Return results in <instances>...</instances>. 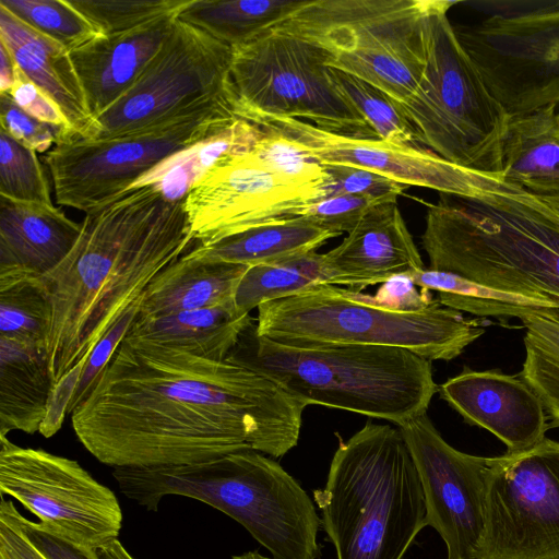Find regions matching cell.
I'll return each instance as SVG.
<instances>
[{
    "instance_id": "obj_5",
    "label": "cell",
    "mask_w": 559,
    "mask_h": 559,
    "mask_svg": "<svg viewBox=\"0 0 559 559\" xmlns=\"http://www.w3.org/2000/svg\"><path fill=\"white\" fill-rule=\"evenodd\" d=\"M128 499L156 511L166 496L192 498L234 519L272 559H320L321 518L301 485L253 449L188 465L115 468Z\"/></svg>"
},
{
    "instance_id": "obj_20",
    "label": "cell",
    "mask_w": 559,
    "mask_h": 559,
    "mask_svg": "<svg viewBox=\"0 0 559 559\" xmlns=\"http://www.w3.org/2000/svg\"><path fill=\"white\" fill-rule=\"evenodd\" d=\"M322 258L328 284L355 292L425 267L397 203L374 206Z\"/></svg>"
},
{
    "instance_id": "obj_9",
    "label": "cell",
    "mask_w": 559,
    "mask_h": 559,
    "mask_svg": "<svg viewBox=\"0 0 559 559\" xmlns=\"http://www.w3.org/2000/svg\"><path fill=\"white\" fill-rule=\"evenodd\" d=\"M427 0H304L273 28L328 55L329 68L379 88L397 104L415 92L426 63Z\"/></svg>"
},
{
    "instance_id": "obj_12",
    "label": "cell",
    "mask_w": 559,
    "mask_h": 559,
    "mask_svg": "<svg viewBox=\"0 0 559 559\" xmlns=\"http://www.w3.org/2000/svg\"><path fill=\"white\" fill-rule=\"evenodd\" d=\"M238 119L217 105L110 139L59 142L45 155L57 203L85 213L128 191L171 155Z\"/></svg>"
},
{
    "instance_id": "obj_16",
    "label": "cell",
    "mask_w": 559,
    "mask_h": 559,
    "mask_svg": "<svg viewBox=\"0 0 559 559\" xmlns=\"http://www.w3.org/2000/svg\"><path fill=\"white\" fill-rule=\"evenodd\" d=\"M326 189L285 179L251 153L226 158L190 188L185 209L198 246L275 221L299 217Z\"/></svg>"
},
{
    "instance_id": "obj_18",
    "label": "cell",
    "mask_w": 559,
    "mask_h": 559,
    "mask_svg": "<svg viewBox=\"0 0 559 559\" xmlns=\"http://www.w3.org/2000/svg\"><path fill=\"white\" fill-rule=\"evenodd\" d=\"M254 124L283 134L321 164L367 169L407 187L417 186L441 194L477 198L495 192L507 183L501 175L455 165L423 146H397L379 139L333 133L295 118H266Z\"/></svg>"
},
{
    "instance_id": "obj_22",
    "label": "cell",
    "mask_w": 559,
    "mask_h": 559,
    "mask_svg": "<svg viewBox=\"0 0 559 559\" xmlns=\"http://www.w3.org/2000/svg\"><path fill=\"white\" fill-rule=\"evenodd\" d=\"M176 19L164 17L133 31L98 35L70 51L95 120L136 82L170 34Z\"/></svg>"
},
{
    "instance_id": "obj_21",
    "label": "cell",
    "mask_w": 559,
    "mask_h": 559,
    "mask_svg": "<svg viewBox=\"0 0 559 559\" xmlns=\"http://www.w3.org/2000/svg\"><path fill=\"white\" fill-rule=\"evenodd\" d=\"M82 225L53 204L0 198V286L38 280L74 247Z\"/></svg>"
},
{
    "instance_id": "obj_25",
    "label": "cell",
    "mask_w": 559,
    "mask_h": 559,
    "mask_svg": "<svg viewBox=\"0 0 559 559\" xmlns=\"http://www.w3.org/2000/svg\"><path fill=\"white\" fill-rule=\"evenodd\" d=\"M501 160L507 183L535 194L559 195V108L510 116Z\"/></svg>"
},
{
    "instance_id": "obj_37",
    "label": "cell",
    "mask_w": 559,
    "mask_h": 559,
    "mask_svg": "<svg viewBox=\"0 0 559 559\" xmlns=\"http://www.w3.org/2000/svg\"><path fill=\"white\" fill-rule=\"evenodd\" d=\"M102 35L136 29L178 16L190 0H69Z\"/></svg>"
},
{
    "instance_id": "obj_39",
    "label": "cell",
    "mask_w": 559,
    "mask_h": 559,
    "mask_svg": "<svg viewBox=\"0 0 559 559\" xmlns=\"http://www.w3.org/2000/svg\"><path fill=\"white\" fill-rule=\"evenodd\" d=\"M264 134L250 152L272 171L293 182L323 188L332 192V178L321 164L283 134L264 129Z\"/></svg>"
},
{
    "instance_id": "obj_1",
    "label": "cell",
    "mask_w": 559,
    "mask_h": 559,
    "mask_svg": "<svg viewBox=\"0 0 559 559\" xmlns=\"http://www.w3.org/2000/svg\"><path fill=\"white\" fill-rule=\"evenodd\" d=\"M306 406L227 359L124 337L71 420L100 463L153 468L246 449L281 457L299 440Z\"/></svg>"
},
{
    "instance_id": "obj_29",
    "label": "cell",
    "mask_w": 559,
    "mask_h": 559,
    "mask_svg": "<svg viewBox=\"0 0 559 559\" xmlns=\"http://www.w3.org/2000/svg\"><path fill=\"white\" fill-rule=\"evenodd\" d=\"M337 236L299 216L263 224L209 246L197 245L188 254L205 261L250 266L316 251Z\"/></svg>"
},
{
    "instance_id": "obj_28",
    "label": "cell",
    "mask_w": 559,
    "mask_h": 559,
    "mask_svg": "<svg viewBox=\"0 0 559 559\" xmlns=\"http://www.w3.org/2000/svg\"><path fill=\"white\" fill-rule=\"evenodd\" d=\"M263 134L261 127L238 118L171 155L129 190L151 186L170 201H182L206 171L226 158L251 152Z\"/></svg>"
},
{
    "instance_id": "obj_17",
    "label": "cell",
    "mask_w": 559,
    "mask_h": 559,
    "mask_svg": "<svg viewBox=\"0 0 559 559\" xmlns=\"http://www.w3.org/2000/svg\"><path fill=\"white\" fill-rule=\"evenodd\" d=\"M416 466L426 524L442 538L447 559H469L484 530L486 473L490 457L450 445L427 414L397 426Z\"/></svg>"
},
{
    "instance_id": "obj_7",
    "label": "cell",
    "mask_w": 559,
    "mask_h": 559,
    "mask_svg": "<svg viewBox=\"0 0 559 559\" xmlns=\"http://www.w3.org/2000/svg\"><path fill=\"white\" fill-rule=\"evenodd\" d=\"M489 322L468 319L437 298L419 311H399L368 295L319 284L258 307V336L289 347L378 345L408 349L432 360H452L485 333Z\"/></svg>"
},
{
    "instance_id": "obj_27",
    "label": "cell",
    "mask_w": 559,
    "mask_h": 559,
    "mask_svg": "<svg viewBox=\"0 0 559 559\" xmlns=\"http://www.w3.org/2000/svg\"><path fill=\"white\" fill-rule=\"evenodd\" d=\"M53 388L45 346L0 337V436L39 432Z\"/></svg>"
},
{
    "instance_id": "obj_34",
    "label": "cell",
    "mask_w": 559,
    "mask_h": 559,
    "mask_svg": "<svg viewBox=\"0 0 559 559\" xmlns=\"http://www.w3.org/2000/svg\"><path fill=\"white\" fill-rule=\"evenodd\" d=\"M50 306L38 280L0 286V337L45 346Z\"/></svg>"
},
{
    "instance_id": "obj_30",
    "label": "cell",
    "mask_w": 559,
    "mask_h": 559,
    "mask_svg": "<svg viewBox=\"0 0 559 559\" xmlns=\"http://www.w3.org/2000/svg\"><path fill=\"white\" fill-rule=\"evenodd\" d=\"M406 276L417 287L436 292L441 305L483 319H521L526 313L559 311V305L548 298L500 290L451 272L424 267Z\"/></svg>"
},
{
    "instance_id": "obj_6",
    "label": "cell",
    "mask_w": 559,
    "mask_h": 559,
    "mask_svg": "<svg viewBox=\"0 0 559 559\" xmlns=\"http://www.w3.org/2000/svg\"><path fill=\"white\" fill-rule=\"evenodd\" d=\"M226 359L267 377L307 406L349 411L396 426L426 414L438 392L431 361L408 349L289 347L258 336L254 323Z\"/></svg>"
},
{
    "instance_id": "obj_13",
    "label": "cell",
    "mask_w": 559,
    "mask_h": 559,
    "mask_svg": "<svg viewBox=\"0 0 559 559\" xmlns=\"http://www.w3.org/2000/svg\"><path fill=\"white\" fill-rule=\"evenodd\" d=\"M231 57V47L176 19L136 82L95 120L93 139L121 136L217 105L235 110Z\"/></svg>"
},
{
    "instance_id": "obj_46",
    "label": "cell",
    "mask_w": 559,
    "mask_h": 559,
    "mask_svg": "<svg viewBox=\"0 0 559 559\" xmlns=\"http://www.w3.org/2000/svg\"><path fill=\"white\" fill-rule=\"evenodd\" d=\"M417 286L406 276L401 275L382 284L374 296H369L373 304L399 311H419L428 307L435 298L429 290L418 292Z\"/></svg>"
},
{
    "instance_id": "obj_19",
    "label": "cell",
    "mask_w": 559,
    "mask_h": 559,
    "mask_svg": "<svg viewBox=\"0 0 559 559\" xmlns=\"http://www.w3.org/2000/svg\"><path fill=\"white\" fill-rule=\"evenodd\" d=\"M438 392L467 424L502 441L509 454L535 447L550 428L542 401L519 374L465 368Z\"/></svg>"
},
{
    "instance_id": "obj_26",
    "label": "cell",
    "mask_w": 559,
    "mask_h": 559,
    "mask_svg": "<svg viewBox=\"0 0 559 559\" xmlns=\"http://www.w3.org/2000/svg\"><path fill=\"white\" fill-rule=\"evenodd\" d=\"M253 323L237 311L235 302L162 317H140L127 338H140L176 347L213 360H225L243 331Z\"/></svg>"
},
{
    "instance_id": "obj_23",
    "label": "cell",
    "mask_w": 559,
    "mask_h": 559,
    "mask_svg": "<svg viewBox=\"0 0 559 559\" xmlns=\"http://www.w3.org/2000/svg\"><path fill=\"white\" fill-rule=\"evenodd\" d=\"M0 41L14 62L62 110L75 139H93L92 117L70 51L0 7Z\"/></svg>"
},
{
    "instance_id": "obj_36",
    "label": "cell",
    "mask_w": 559,
    "mask_h": 559,
    "mask_svg": "<svg viewBox=\"0 0 559 559\" xmlns=\"http://www.w3.org/2000/svg\"><path fill=\"white\" fill-rule=\"evenodd\" d=\"M0 7L69 51L102 35L69 0H0Z\"/></svg>"
},
{
    "instance_id": "obj_40",
    "label": "cell",
    "mask_w": 559,
    "mask_h": 559,
    "mask_svg": "<svg viewBox=\"0 0 559 559\" xmlns=\"http://www.w3.org/2000/svg\"><path fill=\"white\" fill-rule=\"evenodd\" d=\"M325 167L332 178L330 195L354 194L367 197L380 203H396L397 198L407 188L396 180L367 169L329 164Z\"/></svg>"
},
{
    "instance_id": "obj_32",
    "label": "cell",
    "mask_w": 559,
    "mask_h": 559,
    "mask_svg": "<svg viewBox=\"0 0 559 559\" xmlns=\"http://www.w3.org/2000/svg\"><path fill=\"white\" fill-rule=\"evenodd\" d=\"M328 284L322 254L316 251L250 265L239 281L234 302L241 314L264 302L296 295L309 287Z\"/></svg>"
},
{
    "instance_id": "obj_43",
    "label": "cell",
    "mask_w": 559,
    "mask_h": 559,
    "mask_svg": "<svg viewBox=\"0 0 559 559\" xmlns=\"http://www.w3.org/2000/svg\"><path fill=\"white\" fill-rule=\"evenodd\" d=\"M142 297L143 295L126 310V312L119 318V320L111 326V329L104 335V337L96 344L91 354L87 356L80 379L76 383L68 414H71L72 411L90 393L97 377L104 367L108 364L114 353L119 347L120 343L126 337L130 325L139 314Z\"/></svg>"
},
{
    "instance_id": "obj_15",
    "label": "cell",
    "mask_w": 559,
    "mask_h": 559,
    "mask_svg": "<svg viewBox=\"0 0 559 559\" xmlns=\"http://www.w3.org/2000/svg\"><path fill=\"white\" fill-rule=\"evenodd\" d=\"M0 492L17 500L39 524L99 550L116 540L122 510L116 495L79 462L0 436Z\"/></svg>"
},
{
    "instance_id": "obj_8",
    "label": "cell",
    "mask_w": 559,
    "mask_h": 559,
    "mask_svg": "<svg viewBox=\"0 0 559 559\" xmlns=\"http://www.w3.org/2000/svg\"><path fill=\"white\" fill-rule=\"evenodd\" d=\"M457 1L427 0L426 63L414 94L397 104L418 144L476 171L503 176L509 115L489 92L448 12Z\"/></svg>"
},
{
    "instance_id": "obj_10",
    "label": "cell",
    "mask_w": 559,
    "mask_h": 559,
    "mask_svg": "<svg viewBox=\"0 0 559 559\" xmlns=\"http://www.w3.org/2000/svg\"><path fill=\"white\" fill-rule=\"evenodd\" d=\"M231 50L238 118H305L329 132L378 139L336 85L321 48L271 27Z\"/></svg>"
},
{
    "instance_id": "obj_48",
    "label": "cell",
    "mask_w": 559,
    "mask_h": 559,
    "mask_svg": "<svg viewBox=\"0 0 559 559\" xmlns=\"http://www.w3.org/2000/svg\"><path fill=\"white\" fill-rule=\"evenodd\" d=\"M0 559H46L24 536L15 523L9 500L1 496Z\"/></svg>"
},
{
    "instance_id": "obj_4",
    "label": "cell",
    "mask_w": 559,
    "mask_h": 559,
    "mask_svg": "<svg viewBox=\"0 0 559 559\" xmlns=\"http://www.w3.org/2000/svg\"><path fill=\"white\" fill-rule=\"evenodd\" d=\"M336 559H405L427 526L420 479L397 427L368 421L340 441L313 490Z\"/></svg>"
},
{
    "instance_id": "obj_38",
    "label": "cell",
    "mask_w": 559,
    "mask_h": 559,
    "mask_svg": "<svg viewBox=\"0 0 559 559\" xmlns=\"http://www.w3.org/2000/svg\"><path fill=\"white\" fill-rule=\"evenodd\" d=\"M0 195L52 205L50 187L35 151L0 131Z\"/></svg>"
},
{
    "instance_id": "obj_49",
    "label": "cell",
    "mask_w": 559,
    "mask_h": 559,
    "mask_svg": "<svg viewBox=\"0 0 559 559\" xmlns=\"http://www.w3.org/2000/svg\"><path fill=\"white\" fill-rule=\"evenodd\" d=\"M14 82V60L0 41V93H9Z\"/></svg>"
},
{
    "instance_id": "obj_41",
    "label": "cell",
    "mask_w": 559,
    "mask_h": 559,
    "mask_svg": "<svg viewBox=\"0 0 559 559\" xmlns=\"http://www.w3.org/2000/svg\"><path fill=\"white\" fill-rule=\"evenodd\" d=\"M379 204L383 203L367 197L334 194L313 203L300 216L324 229L342 235L350 233Z\"/></svg>"
},
{
    "instance_id": "obj_24",
    "label": "cell",
    "mask_w": 559,
    "mask_h": 559,
    "mask_svg": "<svg viewBox=\"0 0 559 559\" xmlns=\"http://www.w3.org/2000/svg\"><path fill=\"white\" fill-rule=\"evenodd\" d=\"M248 267L205 261L187 252L152 280L143 294L139 316L162 317L231 304Z\"/></svg>"
},
{
    "instance_id": "obj_2",
    "label": "cell",
    "mask_w": 559,
    "mask_h": 559,
    "mask_svg": "<svg viewBox=\"0 0 559 559\" xmlns=\"http://www.w3.org/2000/svg\"><path fill=\"white\" fill-rule=\"evenodd\" d=\"M81 225L69 254L38 278L50 306L46 350L55 385L197 243L185 200L170 201L151 186L85 213Z\"/></svg>"
},
{
    "instance_id": "obj_33",
    "label": "cell",
    "mask_w": 559,
    "mask_h": 559,
    "mask_svg": "<svg viewBox=\"0 0 559 559\" xmlns=\"http://www.w3.org/2000/svg\"><path fill=\"white\" fill-rule=\"evenodd\" d=\"M525 359L519 376L537 394L551 419L559 427V311L526 313Z\"/></svg>"
},
{
    "instance_id": "obj_50",
    "label": "cell",
    "mask_w": 559,
    "mask_h": 559,
    "mask_svg": "<svg viewBox=\"0 0 559 559\" xmlns=\"http://www.w3.org/2000/svg\"><path fill=\"white\" fill-rule=\"evenodd\" d=\"M233 559H271L261 555L258 551H247L240 555L233 556Z\"/></svg>"
},
{
    "instance_id": "obj_14",
    "label": "cell",
    "mask_w": 559,
    "mask_h": 559,
    "mask_svg": "<svg viewBox=\"0 0 559 559\" xmlns=\"http://www.w3.org/2000/svg\"><path fill=\"white\" fill-rule=\"evenodd\" d=\"M469 559H559V441L490 457L484 530Z\"/></svg>"
},
{
    "instance_id": "obj_31",
    "label": "cell",
    "mask_w": 559,
    "mask_h": 559,
    "mask_svg": "<svg viewBox=\"0 0 559 559\" xmlns=\"http://www.w3.org/2000/svg\"><path fill=\"white\" fill-rule=\"evenodd\" d=\"M304 0H190L177 19L236 47L273 27Z\"/></svg>"
},
{
    "instance_id": "obj_35",
    "label": "cell",
    "mask_w": 559,
    "mask_h": 559,
    "mask_svg": "<svg viewBox=\"0 0 559 559\" xmlns=\"http://www.w3.org/2000/svg\"><path fill=\"white\" fill-rule=\"evenodd\" d=\"M331 74L379 140L397 146L420 147L397 103L354 75L332 68Z\"/></svg>"
},
{
    "instance_id": "obj_3",
    "label": "cell",
    "mask_w": 559,
    "mask_h": 559,
    "mask_svg": "<svg viewBox=\"0 0 559 559\" xmlns=\"http://www.w3.org/2000/svg\"><path fill=\"white\" fill-rule=\"evenodd\" d=\"M421 246L430 270L559 305V195L506 183L428 205Z\"/></svg>"
},
{
    "instance_id": "obj_45",
    "label": "cell",
    "mask_w": 559,
    "mask_h": 559,
    "mask_svg": "<svg viewBox=\"0 0 559 559\" xmlns=\"http://www.w3.org/2000/svg\"><path fill=\"white\" fill-rule=\"evenodd\" d=\"M9 508L21 532L46 559H103L97 550L81 546L26 519L11 500Z\"/></svg>"
},
{
    "instance_id": "obj_42",
    "label": "cell",
    "mask_w": 559,
    "mask_h": 559,
    "mask_svg": "<svg viewBox=\"0 0 559 559\" xmlns=\"http://www.w3.org/2000/svg\"><path fill=\"white\" fill-rule=\"evenodd\" d=\"M0 122L1 130L20 144L38 153L47 152L52 144L64 140L62 130L25 112L9 93H0Z\"/></svg>"
},
{
    "instance_id": "obj_47",
    "label": "cell",
    "mask_w": 559,
    "mask_h": 559,
    "mask_svg": "<svg viewBox=\"0 0 559 559\" xmlns=\"http://www.w3.org/2000/svg\"><path fill=\"white\" fill-rule=\"evenodd\" d=\"M84 364L85 360L76 365L52 389L47 405V412L39 428V432L44 437H51L62 426L64 417L68 415L69 406Z\"/></svg>"
},
{
    "instance_id": "obj_44",
    "label": "cell",
    "mask_w": 559,
    "mask_h": 559,
    "mask_svg": "<svg viewBox=\"0 0 559 559\" xmlns=\"http://www.w3.org/2000/svg\"><path fill=\"white\" fill-rule=\"evenodd\" d=\"M9 94L28 115L63 131L64 140H73L71 127L59 106L14 62V82ZM61 141V142H63ZM59 143V142H58Z\"/></svg>"
},
{
    "instance_id": "obj_11",
    "label": "cell",
    "mask_w": 559,
    "mask_h": 559,
    "mask_svg": "<svg viewBox=\"0 0 559 559\" xmlns=\"http://www.w3.org/2000/svg\"><path fill=\"white\" fill-rule=\"evenodd\" d=\"M477 4L485 17L454 29L492 96L509 117L559 108V0Z\"/></svg>"
}]
</instances>
